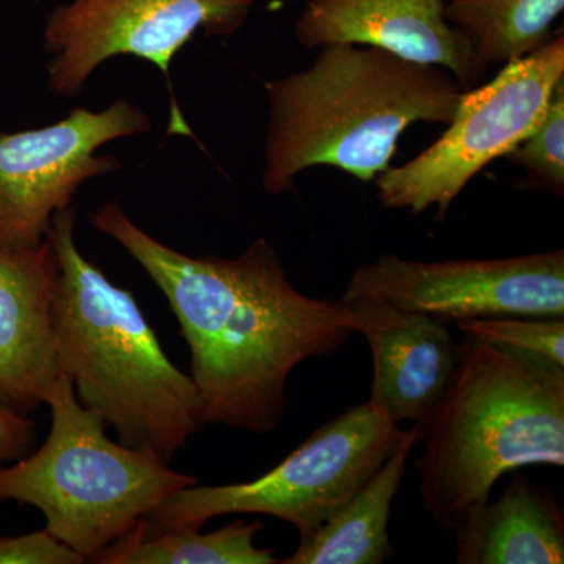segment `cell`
Wrapping results in <instances>:
<instances>
[{
	"mask_svg": "<svg viewBox=\"0 0 564 564\" xmlns=\"http://www.w3.org/2000/svg\"><path fill=\"white\" fill-rule=\"evenodd\" d=\"M90 225L121 245L169 302L191 350L203 425L274 432L293 370L355 334L348 303L300 292L267 239L236 258L188 256L143 231L118 203H104Z\"/></svg>",
	"mask_w": 564,
	"mask_h": 564,
	"instance_id": "cell-1",
	"label": "cell"
},
{
	"mask_svg": "<svg viewBox=\"0 0 564 564\" xmlns=\"http://www.w3.org/2000/svg\"><path fill=\"white\" fill-rule=\"evenodd\" d=\"M463 88L440 66L359 44H328L313 65L267 82L263 191H295L300 173L333 166L362 182L391 165L415 122L454 120Z\"/></svg>",
	"mask_w": 564,
	"mask_h": 564,
	"instance_id": "cell-2",
	"label": "cell"
},
{
	"mask_svg": "<svg viewBox=\"0 0 564 564\" xmlns=\"http://www.w3.org/2000/svg\"><path fill=\"white\" fill-rule=\"evenodd\" d=\"M76 210L55 214L52 326L58 366L82 406L117 430L120 443L169 463L203 425L191 375L162 350L131 292L118 288L76 243Z\"/></svg>",
	"mask_w": 564,
	"mask_h": 564,
	"instance_id": "cell-3",
	"label": "cell"
},
{
	"mask_svg": "<svg viewBox=\"0 0 564 564\" xmlns=\"http://www.w3.org/2000/svg\"><path fill=\"white\" fill-rule=\"evenodd\" d=\"M451 383L417 426L422 507L452 529L505 474L564 466V369L463 336Z\"/></svg>",
	"mask_w": 564,
	"mask_h": 564,
	"instance_id": "cell-4",
	"label": "cell"
},
{
	"mask_svg": "<svg viewBox=\"0 0 564 564\" xmlns=\"http://www.w3.org/2000/svg\"><path fill=\"white\" fill-rule=\"evenodd\" d=\"M51 432L39 451L0 467V502L31 505L52 538L91 562L195 477L161 456L115 443L61 373L47 397Z\"/></svg>",
	"mask_w": 564,
	"mask_h": 564,
	"instance_id": "cell-5",
	"label": "cell"
},
{
	"mask_svg": "<svg viewBox=\"0 0 564 564\" xmlns=\"http://www.w3.org/2000/svg\"><path fill=\"white\" fill-rule=\"evenodd\" d=\"M404 430L370 402L315 430L270 473L245 484L182 488L144 518L150 529L204 527L226 514H265L306 536L328 522L388 459Z\"/></svg>",
	"mask_w": 564,
	"mask_h": 564,
	"instance_id": "cell-6",
	"label": "cell"
},
{
	"mask_svg": "<svg viewBox=\"0 0 564 564\" xmlns=\"http://www.w3.org/2000/svg\"><path fill=\"white\" fill-rule=\"evenodd\" d=\"M563 80L560 31L541 50L503 65L488 84L464 90L440 139L410 162L378 174L381 204L413 215L436 207V220H445L467 184L536 129Z\"/></svg>",
	"mask_w": 564,
	"mask_h": 564,
	"instance_id": "cell-7",
	"label": "cell"
},
{
	"mask_svg": "<svg viewBox=\"0 0 564 564\" xmlns=\"http://www.w3.org/2000/svg\"><path fill=\"white\" fill-rule=\"evenodd\" d=\"M258 0H69L44 25L52 93L76 98L96 69L120 55L152 63L170 84L177 52L203 32L232 36Z\"/></svg>",
	"mask_w": 564,
	"mask_h": 564,
	"instance_id": "cell-8",
	"label": "cell"
},
{
	"mask_svg": "<svg viewBox=\"0 0 564 564\" xmlns=\"http://www.w3.org/2000/svg\"><path fill=\"white\" fill-rule=\"evenodd\" d=\"M150 128L147 111L118 99L101 111L77 107L46 128L0 133V248L43 243L87 182L120 170L98 151Z\"/></svg>",
	"mask_w": 564,
	"mask_h": 564,
	"instance_id": "cell-9",
	"label": "cell"
},
{
	"mask_svg": "<svg viewBox=\"0 0 564 564\" xmlns=\"http://www.w3.org/2000/svg\"><path fill=\"white\" fill-rule=\"evenodd\" d=\"M343 299L380 300L445 323L503 315L564 317V251L441 262L384 254L356 267Z\"/></svg>",
	"mask_w": 564,
	"mask_h": 564,
	"instance_id": "cell-10",
	"label": "cell"
},
{
	"mask_svg": "<svg viewBox=\"0 0 564 564\" xmlns=\"http://www.w3.org/2000/svg\"><path fill=\"white\" fill-rule=\"evenodd\" d=\"M448 0H307L295 22V36L307 50L359 44L410 61L440 66L463 90L484 74L469 41L447 20Z\"/></svg>",
	"mask_w": 564,
	"mask_h": 564,
	"instance_id": "cell-11",
	"label": "cell"
},
{
	"mask_svg": "<svg viewBox=\"0 0 564 564\" xmlns=\"http://www.w3.org/2000/svg\"><path fill=\"white\" fill-rule=\"evenodd\" d=\"M344 302L352 313V329L366 337L372 352L373 381L367 402L397 425L421 426L455 372L458 356L448 323L380 300Z\"/></svg>",
	"mask_w": 564,
	"mask_h": 564,
	"instance_id": "cell-12",
	"label": "cell"
},
{
	"mask_svg": "<svg viewBox=\"0 0 564 564\" xmlns=\"http://www.w3.org/2000/svg\"><path fill=\"white\" fill-rule=\"evenodd\" d=\"M57 254L50 240L0 248V408L32 414L62 370L52 326Z\"/></svg>",
	"mask_w": 564,
	"mask_h": 564,
	"instance_id": "cell-13",
	"label": "cell"
},
{
	"mask_svg": "<svg viewBox=\"0 0 564 564\" xmlns=\"http://www.w3.org/2000/svg\"><path fill=\"white\" fill-rule=\"evenodd\" d=\"M499 499L477 505L452 529L456 564H562L564 513L554 494L511 473Z\"/></svg>",
	"mask_w": 564,
	"mask_h": 564,
	"instance_id": "cell-14",
	"label": "cell"
},
{
	"mask_svg": "<svg viewBox=\"0 0 564 564\" xmlns=\"http://www.w3.org/2000/svg\"><path fill=\"white\" fill-rule=\"evenodd\" d=\"M421 440L417 425L404 430L392 454L321 529L300 536L282 564H381L393 551L389 540L392 503L406 474L408 459Z\"/></svg>",
	"mask_w": 564,
	"mask_h": 564,
	"instance_id": "cell-15",
	"label": "cell"
},
{
	"mask_svg": "<svg viewBox=\"0 0 564 564\" xmlns=\"http://www.w3.org/2000/svg\"><path fill=\"white\" fill-rule=\"evenodd\" d=\"M203 527L150 529L141 519L128 533L102 549L91 563L102 564H274L273 549H261L254 538L265 529L261 521L237 519L210 533Z\"/></svg>",
	"mask_w": 564,
	"mask_h": 564,
	"instance_id": "cell-16",
	"label": "cell"
},
{
	"mask_svg": "<svg viewBox=\"0 0 564 564\" xmlns=\"http://www.w3.org/2000/svg\"><path fill=\"white\" fill-rule=\"evenodd\" d=\"M564 0H448L447 20L466 36L478 69L508 65L554 39Z\"/></svg>",
	"mask_w": 564,
	"mask_h": 564,
	"instance_id": "cell-17",
	"label": "cell"
},
{
	"mask_svg": "<svg viewBox=\"0 0 564 564\" xmlns=\"http://www.w3.org/2000/svg\"><path fill=\"white\" fill-rule=\"evenodd\" d=\"M463 336L541 359L564 369V317L503 315L456 322Z\"/></svg>",
	"mask_w": 564,
	"mask_h": 564,
	"instance_id": "cell-18",
	"label": "cell"
},
{
	"mask_svg": "<svg viewBox=\"0 0 564 564\" xmlns=\"http://www.w3.org/2000/svg\"><path fill=\"white\" fill-rule=\"evenodd\" d=\"M505 159L525 173V187L541 188L563 199L564 80L556 87L536 129Z\"/></svg>",
	"mask_w": 564,
	"mask_h": 564,
	"instance_id": "cell-19",
	"label": "cell"
},
{
	"mask_svg": "<svg viewBox=\"0 0 564 564\" xmlns=\"http://www.w3.org/2000/svg\"><path fill=\"white\" fill-rule=\"evenodd\" d=\"M85 560L70 551L46 530L0 536V564H80Z\"/></svg>",
	"mask_w": 564,
	"mask_h": 564,
	"instance_id": "cell-20",
	"label": "cell"
},
{
	"mask_svg": "<svg viewBox=\"0 0 564 564\" xmlns=\"http://www.w3.org/2000/svg\"><path fill=\"white\" fill-rule=\"evenodd\" d=\"M35 440V422L29 415L0 408V466L28 455Z\"/></svg>",
	"mask_w": 564,
	"mask_h": 564,
	"instance_id": "cell-21",
	"label": "cell"
}]
</instances>
